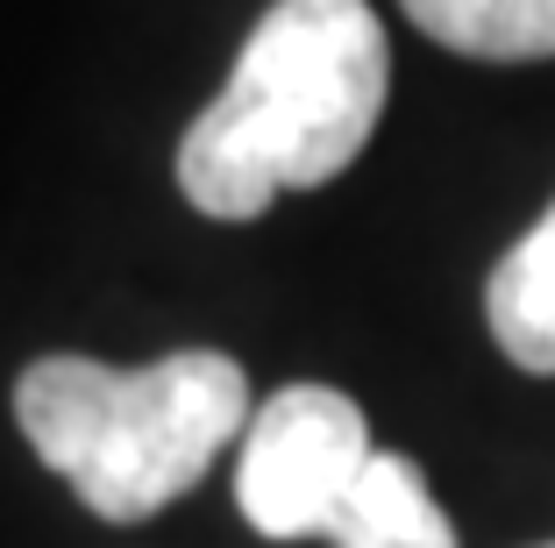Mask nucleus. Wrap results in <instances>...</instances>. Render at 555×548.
<instances>
[{"mask_svg":"<svg viewBox=\"0 0 555 548\" xmlns=\"http://www.w3.org/2000/svg\"><path fill=\"white\" fill-rule=\"evenodd\" d=\"M491 342L534 378H555V200L520 242H513L485 285Z\"/></svg>","mask_w":555,"mask_h":548,"instance_id":"nucleus-5","label":"nucleus"},{"mask_svg":"<svg viewBox=\"0 0 555 548\" xmlns=\"http://www.w3.org/2000/svg\"><path fill=\"white\" fill-rule=\"evenodd\" d=\"M548 548H555V541H548Z\"/></svg>","mask_w":555,"mask_h":548,"instance_id":"nucleus-7","label":"nucleus"},{"mask_svg":"<svg viewBox=\"0 0 555 548\" xmlns=\"http://www.w3.org/2000/svg\"><path fill=\"white\" fill-rule=\"evenodd\" d=\"M421 36L485 65L555 58V0H399Z\"/></svg>","mask_w":555,"mask_h":548,"instance_id":"nucleus-6","label":"nucleus"},{"mask_svg":"<svg viewBox=\"0 0 555 548\" xmlns=\"http://www.w3.org/2000/svg\"><path fill=\"white\" fill-rule=\"evenodd\" d=\"M392 93V50L371 0H271L229 86L179 143V193L207 221H257L363 157Z\"/></svg>","mask_w":555,"mask_h":548,"instance_id":"nucleus-1","label":"nucleus"},{"mask_svg":"<svg viewBox=\"0 0 555 548\" xmlns=\"http://www.w3.org/2000/svg\"><path fill=\"white\" fill-rule=\"evenodd\" d=\"M249 413V378L221 349H171L143 371H115L100 356H36L15 385L22 442L79 492L86 513L115 527L185 499L214 456L243 442Z\"/></svg>","mask_w":555,"mask_h":548,"instance_id":"nucleus-2","label":"nucleus"},{"mask_svg":"<svg viewBox=\"0 0 555 548\" xmlns=\"http://www.w3.org/2000/svg\"><path fill=\"white\" fill-rule=\"evenodd\" d=\"M371 463V420L335 385H285L257 399L235 449V506L263 541H313Z\"/></svg>","mask_w":555,"mask_h":548,"instance_id":"nucleus-3","label":"nucleus"},{"mask_svg":"<svg viewBox=\"0 0 555 548\" xmlns=\"http://www.w3.org/2000/svg\"><path fill=\"white\" fill-rule=\"evenodd\" d=\"M335 548H456V527L427 492L421 463L399 449H371L363 477L349 484V499L327 520Z\"/></svg>","mask_w":555,"mask_h":548,"instance_id":"nucleus-4","label":"nucleus"}]
</instances>
